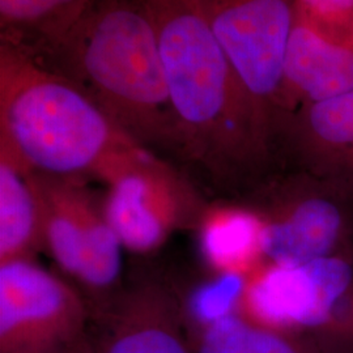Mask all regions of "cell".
Masks as SVG:
<instances>
[{
  "mask_svg": "<svg viewBox=\"0 0 353 353\" xmlns=\"http://www.w3.org/2000/svg\"><path fill=\"white\" fill-rule=\"evenodd\" d=\"M351 90L353 39L322 36L296 10L283 65L281 117L303 103L327 100Z\"/></svg>",
  "mask_w": 353,
  "mask_h": 353,
  "instance_id": "obj_10",
  "label": "cell"
},
{
  "mask_svg": "<svg viewBox=\"0 0 353 353\" xmlns=\"http://www.w3.org/2000/svg\"><path fill=\"white\" fill-rule=\"evenodd\" d=\"M319 293L313 338L334 353H353V255L310 262Z\"/></svg>",
  "mask_w": 353,
  "mask_h": 353,
  "instance_id": "obj_15",
  "label": "cell"
},
{
  "mask_svg": "<svg viewBox=\"0 0 353 353\" xmlns=\"http://www.w3.org/2000/svg\"><path fill=\"white\" fill-rule=\"evenodd\" d=\"M90 316L93 353H194L183 322L161 296H138Z\"/></svg>",
  "mask_w": 353,
  "mask_h": 353,
  "instance_id": "obj_11",
  "label": "cell"
},
{
  "mask_svg": "<svg viewBox=\"0 0 353 353\" xmlns=\"http://www.w3.org/2000/svg\"><path fill=\"white\" fill-rule=\"evenodd\" d=\"M263 188L252 210L265 225L267 263L353 255L352 186L296 169Z\"/></svg>",
  "mask_w": 353,
  "mask_h": 353,
  "instance_id": "obj_4",
  "label": "cell"
},
{
  "mask_svg": "<svg viewBox=\"0 0 353 353\" xmlns=\"http://www.w3.org/2000/svg\"><path fill=\"white\" fill-rule=\"evenodd\" d=\"M296 10L322 36L353 39V0H297Z\"/></svg>",
  "mask_w": 353,
  "mask_h": 353,
  "instance_id": "obj_17",
  "label": "cell"
},
{
  "mask_svg": "<svg viewBox=\"0 0 353 353\" xmlns=\"http://www.w3.org/2000/svg\"><path fill=\"white\" fill-rule=\"evenodd\" d=\"M145 148L68 77L0 45V156L26 172L105 181Z\"/></svg>",
  "mask_w": 353,
  "mask_h": 353,
  "instance_id": "obj_2",
  "label": "cell"
},
{
  "mask_svg": "<svg viewBox=\"0 0 353 353\" xmlns=\"http://www.w3.org/2000/svg\"><path fill=\"white\" fill-rule=\"evenodd\" d=\"M279 150L297 170L353 188V90L284 114L275 132V156Z\"/></svg>",
  "mask_w": 353,
  "mask_h": 353,
  "instance_id": "obj_9",
  "label": "cell"
},
{
  "mask_svg": "<svg viewBox=\"0 0 353 353\" xmlns=\"http://www.w3.org/2000/svg\"><path fill=\"white\" fill-rule=\"evenodd\" d=\"M154 21L179 148L225 179L275 159L248 90L196 0H144Z\"/></svg>",
  "mask_w": 353,
  "mask_h": 353,
  "instance_id": "obj_1",
  "label": "cell"
},
{
  "mask_svg": "<svg viewBox=\"0 0 353 353\" xmlns=\"http://www.w3.org/2000/svg\"><path fill=\"white\" fill-rule=\"evenodd\" d=\"M37 194L43 250L65 275L96 292L117 281L122 243L79 176L30 173Z\"/></svg>",
  "mask_w": 353,
  "mask_h": 353,
  "instance_id": "obj_6",
  "label": "cell"
},
{
  "mask_svg": "<svg viewBox=\"0 0 353 353\" xmlns=\"http://www.w3.org/2000/svg\"><path fill=\"white\" fill-rule=\"evenodd\" d=\"M72 353H93L90 345H89L88 338L85 339V341H84L83 344H80Z\"/></svg>",
  "mask_w": 353,
  "mask_h": 353,
  "instance_id": "obj_18",
  "label": "cell"
},
{
  "mask_svg": "<svg viewBox=\"0 0 353 353\" xmlns=\"http://www.w3.org/2000/svg\"><path fill=\"white\" fill-rule=\"evenodd\" d=\"M194 353H334L313 338L265 327L239 312L202 325Z\"/></svg>",
  "mask_w": 353,
  "mask_h": 353,
  "instance_id": "obj_16",
  "label": "cell"
},
{
  "mask_svg": "<svg viewBox=\"0 0 353 353\" xmlns=\"http://www.w3.org/2000/svg\"><path fill=\"white\" fill-rule=\"evenodd\" d=\"M92 0H0L1 41L36 58L49 54Z\"/></svg>",
  "mask_w": 353,
  "mask_h": 353,
  "instance_id": "obj_13",
  "label": "cell"
},
{
  "mask_svg": "<svg viewBox=\"0 0 353 353\" xmlns=\"http://www.w3.org/2000/svg\"><path fill=\"white\" fill-rule=\"evenodd\" d=\"M202 252L221 275H250L265 258V225L252 208L223 207L205 216Z\"/></svg>",
  "mask_w": 353,
  "mask_h": 353,
  "instance_id": "obj_12",
  "label": "cell"
},
{
  "mask_svg": "<svg viewBox=\"0 0 353 353\" xmlns=\"http://www.w3.org/2000/svg\"><path fill=\"white\" fill-rule=\"evenodd\" d=\"M105 182L103 214L128 252L157 250L186 216L189 202L183 185L147 148Z\"/></svg>",
  "mask_w": 353,
  "mask_h": 353,
  "instance_id": "obj_8",
  "label": "cell"
},
{
  "mask_svg": "<svg viewBox=\"0 0 353 353\" xmlns=\"http://www.w3.org/2000/svg\"><path fill=\"white\" fill-rule=\"evenodd\" d=\"M37 59L87 92L141 145L179 148L157 32L144 0H92L67 36Z\"/></svg>",
  "mask_w": 353,
  "mask_h": 353,
  "instance_id": "obj_3",
  "label": "cell"
},
{
  "mask_svg": "<svg viewBox=\"0 0 353 353\" xmlns=\"http://www.w3.org/2000/svg\"><path fill=\"white\" fill-rule=\"evenodd\" d=\"M89 322L88 306L63 279L33 259L0 265V353H72Z\"/></svg>",
  "mask_w": 353,
  "mask_h": 353,
  "instance_id": "obj_7",
  "label": "cell"
},
{
  "mask_svg": "<svg viewBox=\"0 0 353 353\" xmlns=\"http://www.w3.org/2000/svg\"><path fill=\"white\" fill-rule=\"evenodd\" d=\"M30 173L0 156V265L33 259L43 249L37 194Z\"/></svg>",
  "mask_w": 353,
  "mask_h": 353,
  "instance_id": "obj_14",
  "label": "cell"
},
{
  "mask_svg": "<svg viewBox=\"0 0 353 353\" xmlns=\"http://www.w3.org/2000/svg\"><path fill=\"white\" fill-rule=\"evenodd\" d=\"M252 99L275 156L283 65L297 0H196Z\"/></svg>",
  "mask_w": 353,
  "mask_h": 353,
  "instance_id": "obj_5",
  "label": "cell"
}]
</instances>
